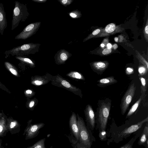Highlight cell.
Segmentation results:
<instances>
[{
    "label": "cell",
    "instance_id": "13",
    "mask_svg": "<svg viewBox=\"0 0 148 148\" xmlns=\"http://www.w3.org/2000/svg\"><path fill=\"white\" fill-rule=\"evenodd\" d=\"M69 125L71 131L75 137L79 141V131L77 115L72 112L69 120Z\"/></svg>",
    "mask_w": 148,
    "mask_h": 148
},
{
    "label": "cell",
    "instance_id": "40",
    "mask_svg": "<svg viewBox=\"0 0 148 148\" xmlns=\"http://www.w3.org/2000/svg\"><path fill=\"white\" fill-rule=\"evenodd\" d=\"M32 1H33L39 3H45L47 1V0H32Z\"/></svg>",
    "mask_w": 148,
    "mask_h": 148
},
{
    "label": "cell",
    "instance_id": "10",
    "mask_svg": "<svg viewBox=\"0 0 148 148\" xmlns=\"http://www.w3.org/2000/svg\"><path fill=\"white\" fill-rule=\"evenodd\" d=\"M44 125L45 124L42 123L29 125L25 130L26 139H32L36 136L39 133L40 130Z\"/></svg>",
    "mask_w": 148,
    "mask_h": 148
},
{
    "label": "cell",
    "instance_id": "36",
    "mask_svg": "<svg viewBox=\"0 0 148 148\" xmlns=\"http://www.w3.org/2000/svg\"><path fill=\"white\" fill-rule=\"evenodd\" d=\"M111 49L107 48L103 50L102 51V53L103 55H107L111 53Z\"/></svg>",
    "mask_w": 148,
    "mask_h": 148
},
{
    "label": "cell",
    "instance_id": "38",
    "mask_svg": "<svg viewBox=\"0 0 148 148\" xmlns=\"http://www.w3.org/2000/svg\"><path fill=\"white\" fill-rule=\"evenodd\" d=\"M26 93L27 94L29 95H34L35 94V93H34V92L32 91V90L30 89H28L27 90L25 91Z\"/></svg>",
    "mask_w": 148,
    "mask_h": 148
},
{
    "label": "cell",
    "instance_id": "24",
    "mask_svg": "<svg viewBox=\"0 0 148 148\" xmlns=\"http://www.w3.org/2000/svg\"><path fill=\"white\" fill-rule=\"evenodd\" d=\"M7 130L5 121L2 118L0 119V136H2Z\"/></svg>",
    "mask_w": 148,
    "mask_h": 148
},
{
    "label": "cell",
    "instance_id": "8",
    "mask_svg": "<svg viewBox=\"0 0 148 148\" xmlns=\"http://www.w3.org/2000/svg\"><path fill=\"white\" fill-rule=\"evenodd\" d=\"M40 24V22H37L29 24L15 36V39L25 40L29 38L36 32Z\"/></svg>",
    "mask_w": 148,
    "mask_h": 148
},
{
    "label": "cell",
    "instance_id": "5",
    "mask_svg": "<svg viewBox=\"0 0 148 148\" xmlns=\"http://www.w3.org/2000/svg\"><path fill=\"white\" fill-rule=\"evenodd\" d=\"M40 45L29 43L19 46L5 52L6 58L10 56H23L24 55L34 54L38 51Z\"/></svg>",
    "mask_w": 148,
    "mask_h": 148
},
{
    "label": "cell",
    "instance_id": "42",
    "mask_svg": "<svg viewBox=\"0 0 148 148\" xmlns=\"http://www.w3.org/2000/svg\"><path fill=\"white\" fill-rule=\"evenodd\" d=\"M113 47L114 49H116L118 47V46L116 44H115L113 45Z\"/></svg>",
    "mask_w": 148,
    "mask_h": 148
},
{
    "label": "cell",
    "instance_id": "11",
    "mask_svg": "<svg viewBox=\"0 0 148 148\" xmlns=\"http://www.w3.org/2000/svg\"><path fill=\"white\" fill-rule=\"evenodd\" d=\"M122 31L121 27L116 26L113 23L108 25L102 29L99 34L94 37H102L109 36L116 33L120 32Z\"/></svg>",
    "mask_w": 148,
    "mask_h": 148
},
{
    "label": "cell",
    "instance_id": "45",
    "mask_svg": "<svg viewBox=\"0 0 148 148\" xmlns=\"http://www.w3.org/2000/svg\"><path fill=\"white\" fill-rule=\"evenodd\" d=\"M1 114H0V117L1 116Z\"/></svg>",
    "mask_w": 148,
    "mask_h": 148
},
{
    "label": "cell",
    "instance_id": "25",
    "mask_svg": "<svg viewBox=\"0 0 148 148\" xmlns=\"http://www.w3.org/2000/svg\"><path fill=\"white\" fill-rule=\"evenodd\" d=\"M45 138L42 139L28 148H46L45 145Z\"/></svg>",
    "mask_w": 148,
    "mask_h": 148
},
{
    "label": "cell",
    "instance_id": "29",
    "mask_svg": "<svg viewBox=\"0 0 148 148\" xmlns=\"http://www.w3.org/2000/svg\"><path fill=\"white\" fill-rule=\"evenodd\" d=\"M69 15L72 18H76L80 17L81 13L79 11L76 10L70 12Z\"/></svg>",
    "mask_w": 148,
    "mask_h": 148
},
{
    "label": "cell",
    "instance_id": "23",
    "mask_svg": "<svg viewBox=\"0 0 148 148\" xmlns=\"http://www.w3.org/2000/svg\"><path fill=\"white\" fill-rule=\"evenodd\" d=\"M15 58L21 61L26 63L31 67H34L35 66L34 63L32 60L29 58L24 57L23 56H16Z\"/></svg>",
    "mask_w": 148,
    "mask_h": 148
},
{
    "label": "cell",
    "instance_id": "37",
    "mask_svg": "<svg viewBox=\"0 0 148 148\" xmlns=\"http://www.w3.org/2000/svg\"><path fill=\"white\" fill-rule=\"evenodd\" d=\"M134 72V71L132 68L128 67L126 70V73L127 75H129L133 73Z\"/></svg>",
    "mask_w": 148,
    "mask_h": 148
},
{
    "label": "cell",
    "instance_id": "20",
    "mask_svg": "<svg viewBox=\"0 0 148 148\" xmlns=\"http://www.w3.org/2000/svg\"><path fill=\"white\" fill-rule=\"evenodd\" d=\"M66 75L71 78L84 80L85 78L81 73L75 71H72L67 73Z\"/></svg>",
    "mask_w": 148,
    "mask_h": 148
},
{
    "label": "cell",
    "instance_id": "33",
    "mask_svg": "<svg viewBox=\"0 0 148 148\" xmlns=\"http://www.w3.org/2000/svg\"><path fill=\"white\" fill-rule=\"evenodd\" d=\"M58 1L63 5L66 6L71 4L73 0H59Z\"/></svg>",
    "mask_w": 148,
    "mask_h": 148
},
{
    "label": "cell",
    "instance_id": "28",
    "mask_svg": "<svg viewBox=\"0 0 148 148\" xmlns=\"http://www.w3.org/2000/svg\"><path fill=\"white\" fill-rule=\"evenodd\" d=\"M107 133L106 130L99 131V137L101 141H106L107 139Z\"/></svg>",
    "mask_w": 148,
    "mask_h": 148
},
{
    "label": "cell",
    "instance_id": "16",
    "mask_svg": "<svg viewBox=\"0 0 148 148\" xmlns=\"http://www.w3.org/2000/svg\"><path fill=\"white\" fill-rule=\"evenodd\" d=\"M7 21L3 4L0 3V33L3 35L4 31L7 26Z\"/></svg>",
    "mask_w": 148,
    "mask_h": 148
},
{
    "label": "cell",
    "instance_id": "34",
    "mask_svg": "<svg viewBox=\"0 0 148 148\" xmlns=\"http://www.w3.org/2000/svg\"><path fill=\"white\" fill-rule=\"evenodd\" d=\"M38 102V100L37 99L35 98L34 99L31 100L29 103V108H33L37 104Z\"/></svg>",
    "mask_w": 148,
    "mask_h": 148
},
{
    "label": "cell",
    "instance_id": "7",
    "mask_svg": "<svg viewBox=\"0 0 148 148\" xmlns=\"http://www.w3.org/2000/svg\"><path fill=\"white\" fill-rule=\"evenodd\" d=\"M136 86L134 83H131L125 93L121 104V113L124 115L126 111L135 94Z\"/></svg>",
    "mask_w": 148,
    "mask_h": 148
},
{
    "label": "cell",
    "instance_id": "12",
    "mask_svg": "<svg viewBox=\"0 0 148 148\" xmlns=\"http://www.w3.org/2000/svg\"><path fill=\"white\" fill-rule=\"evenodd\" d=\"M53 76L48 73L42 76L35 75L32 77L31 82L37 86L46 84L51 81Z\"/></svg>",
    "mask_w": 148,
    "mask_h": 148
},
{
    "label": "cell",
    "instance_id": "2",
    "mask_svg": "<svg viewBox=\"0 0 148 148\" xmlns=\"http://www.w3.org/2000/svg\"><path fill=\"white\" fill-rule=\"evenodd\" d=\"M148 117L138 122L123 128L122 130H119L116 132H114L112 134V138L108 139L107 143L108 145L112 142L118 143L122 141L123 138L126 139L132 133L140 129L143 125L146 122H148Z\"/></svg>",
    "mask_w": 148,
    "mask_h": 148
},
{
    "label": "cell",
    "instance_id": "26",
    "mask_svg": "<svg viewBox=\"0 0 148 148\" xmlns=\"http://www.w3.org/2000/svg\"><path fill=\"white\" fill-rule=\"evenodd\" d=\"M18 123L15 121H12L9 122L6 125L7 130L11 131L15 129L18 126Z\"/></svg>",
    "mask_w": 148,
    "mask_h": 148
},
{
    "label": "cell",
    "instance_id": "19",
    "mask_svg": "<svg viewBox=\"0 0 148 148\" xmlns=\"http://www.w3.org/2000/svg\"><path fill=\"white\" fill-rule=\"evenodd\" d=\"M145 94H141L139 99L132 106L127 114L126 118H127L132 115L135 112L139 106L141 101L144 98Z\"/></svg>",
    "mask_w": 148,
    "mask_h": 148
},
{
    "label": "cell",
    "instance_id": "14",
    "mask_svg": "<svg viewBox=\"0 0 148 148\" xmlns=\"http://www.w3.org/2000/svg\"><path fill=\"white\" fill-rule=\"evenodd\" d=\"M71 56V54L64 49L58 51L55 57V62L58 64H64Z\"/></svg>",
    "mask_w": 148,
    "mask_h": 148
},
{
    "label": "cell",
    "instance_id": "9",
    "mask_svg": "<svg viewBox=\"0 0 148 148\" xmlns=\"http://www.w3.org/2000/svg\"><path fill=\"white\" fill-rule=\"evenodd\" d=\"M87 125L91 130H93L95 125V114L92 106L87 105L84 110Z\"/></svg>",
    "mask_w": 148,
    "mask_h": 148
},
{
    "label": "cell",
    "instance_id": "17",
    "mask_svg": "<svg viewBox=\"0 0 148 148\" xmlns=\"http://www.w3.org/2000/svg\"><path fill=\"white\" fill-rule=\"evenodd\" d=\"M97 85L100 87H105L115 84L117 82L113 76L103 78L99 79L97 82Z\"/></svg>",
    "mask_w": 148,
    "mask_h": 148
},
{
    "label": "cell",
    "instance_id": "43",
    "mask_svg": "<svg viewBox=\"0 0 148 148\" xmlns=\"http://www.w3.org/2000/svg\"><path fill=\"white\" fill-rule=\"evenodd\" d=\"M114 40L116 42H118V38L117 37H115L114 38Z\"/></svg>",
    "mask_w": 148,
    "mask_h": 148
},
{
    "label": "cell",
    "instance_id": "3",
    "mask_svg": "<svg viewBox=\"0 0 148 148\" xmlns=\"http://www.w3.org/2000/svg\"><path fill=\"white\" fill-rule=\"evenodd\" d=\"M79 131V141L85 147L90 148L95 138L90 128L86 125L83 119L77 114V115Z\"/></svg>",
    "mask_w": 148,
    "mask_h": 148
},
{
    "label": "cell",
    "instance_id": "18",
    "mask_svg": "<svg viewBox=\"0 0 148 148\" xmlns=\"http://www.w3.org/2000/svg\"><path fill=\"white\" fill-rule=\"evenodd\" d=\"M140 135L138 144L139 145H143L145 147L146 142L148 140V124L147 122L146 123L142 132Z\"/></svg>",
    "mask_w": 148,
    "mask_h": 148
},
{
    "label": "cell",
    "instance_id": "6",
    "mask_svg": "<svg viewBox=\"0 0 148 148\" xmlns=\"http://www.w3.org/2000/svg\"><path fill=\"white\" fill-rule=\"evenodd\" d=\"M51 83L54 86L64 88L79 96L81 98H82V94L81 89L72 85L59 74L53 76Z\"/></svg>",
    "mask_w": 148,
    "mask_h": 148
},
{
    "label": "cell",
    "instance_id": "22",
    "mask_svg": "<svg viewBox=\"0 0 148 148\" xmlns=\"http://www.w3.org/2000/svg\"><path fill=\"white\" fill-rule=\"evenodd\" d=\"M139 79L141 84V94H145L147 90L148 80L142 77H140Z\"/></svg>",
    "mask_w": 148,
    "mask_h": 148
},
{
    "label": "cell",
    "instance_id": "27",
    "mask_svg": "<svg viewBox=\"0 0 148 148\" xmlns=\"http://www.w3.org/2000/svg\"><path fill=\"white\" fill-rule=\"evenodd\" d=\"M5 64L6 67L12 74L16 76L17 75V72L16 70L11 63L8 62H5Z\"/></svg>",
    "mask_w": 148,
    "mask_h": 148
},
{
    "label": "cell",
    "instance_id": "39",
    "mask_svg": "<svg viewBox=\"0 0 148 148\" xmlns=\"http://www.w3.org/2000/svg\"><path fill=\"white\" fill-rule=\"evenodd\" d=\"M77 148H88L85 147L80 143H77Z\"/></svg>",
    "mask_w": 148,
    "mask_h": 148
},
{
    "label": "cell",
    "instance_id": "31",
    "mask_svg": "<svg viewBox=\"0 0 148 148\" xmlns=\"http://www.w3.org/2000/svg\"><path fill=\"white\" fill-rule=\"evenodd\" d=\"M138 58L139 61L144 65L146 69L148 70V64L147 61L140 55L138 56Z\"/></svg>",
    "mask_w": 148,
    "mask_h": 148
},
{
    "label": "cell",
    "instance_id": "1",
    "mask_svg": "<svg viewBox=\"0 0 148 148\" xmlns=\"http://www.w3.org/2000/svg\"><path fill=\"white\" fill-rule=\"evenodd\" d=\"M95 115V123L99 131L106 130L111 108V101L106 99L99 101Z\"/></svg>",
    "mask_w": 148,
    "mask_h": 148
},
{
    "label": "cell",
    "instance_id": "35",
    "mask_svg": "<svg viewBox=\"0 0 148 148\" xmlns=\"http://www.w3.org/2000/svg\"><path fill=\"white\" fill-rule=\"evenodd\" d=\"M145 26L144 31V34L145 38L147 41H148V20L147 19V23Z\"/></svg>",
    "mask_w": 148,
    "mask_h": 148
},
{
    "label": "cell",
    "instance_id": "32",
    "mask_svg": "<svg viewBox=\"0 0 148 148\" xmlns=\"http://www.w3.org/2000/svg\"><path fill=\"white\" fill-rule=\"evenodd\" d=\"M148 70L145 67L141 66L139 67L138 69L139 74L140 75H144L146 74Z\"/></svg>",
    "mask_w": 148,
    "mask_h": 148
},
{
    "label": "cell",
    "instance_id": "21",
    "mask_svg": "<svg viewBox=\"0 0 148 148\" xmlns=\"http://www.w3.org/2000/svg\"><path fill=\"white\" fill-rule=\"evenodd\" d=\"M140 132H138L126 144L119 148H133V145L135 141L140 135Z\"/></svg>",
    "mask_w": 148,
    "mask_h": 148
},
{
    "label": "cell",
    "instance_id": "41",
    "mask_svg": "<svg viewBox=\"0 0 148 148\" xmlns=\"http://www.w3.org/2000/svg\"><path fill=\"white\" fill-rule=\"evenodd\" d=\"M107 46L108 48L111 49L112 47V45L110 43H108Z\"/></svg>",
    "mask_w": 148,
    "mask_h": 148
},
{
    "label": "cell",
    "instance_id": "44",
    "mask_svg": "<svg viewBox=\"0 0 148 148\" xmlns=\"http://www.w3.org/2000/svg\"><path fill=\"white\" fill-rule=\"evenodd\" d=\"M101 47H104L105 46L104 44L102 43L101 44Z\"/></svg>",
    "mask_w": 148,
    "mask_h": 148
},
{
    "label": "cell",
    "instance_id": "30",
    "mask_svg": "<svg viewBox=\"0 0 148 148\" xmlns=\"http://www.w3.org/2000/svg\"><path fill=\"white\" fill-rule=\"evenodd\" d=\"M101 30V29H95L92 32V34H90V35H89L84 40V41H86L89 39L91 38L92 37H94L95 36H96L99 34Z\"/></svg>",
    "mask_w": 148,
    "mask_h": 148
},
{
    "label": "cell",
    "instance_id": "4",
    "mask_svg": "<svg viewBox=\"0 0 148 148\" xmlns=\"http://www.w3.org/2000/svg\"><path fill=\"white\" fill-rule=\"evenodd\" d=\"M13 12L11 30L16 28L20 22L25 21L29 15L26 5L15 1Z\"/></svg>",
    "mask_w": 148,
    "mask_h": 148
},
{
    "label": "cell",
    "instance_id": "15",
    "mask_svg": "<svg viewBox=\"0 0 148 148\" xmlns=\"http://www.w3.org/2000/svg\"><path fill=\"white\" fill-rule=\"evenodd\" d=\"M108 63L106 61H98L92 63L91 66L93 70L99 74H101L108 68Z\"/></svg>",
    "mask_w": 148,
    "mask_h": 148
}]
</instances>
